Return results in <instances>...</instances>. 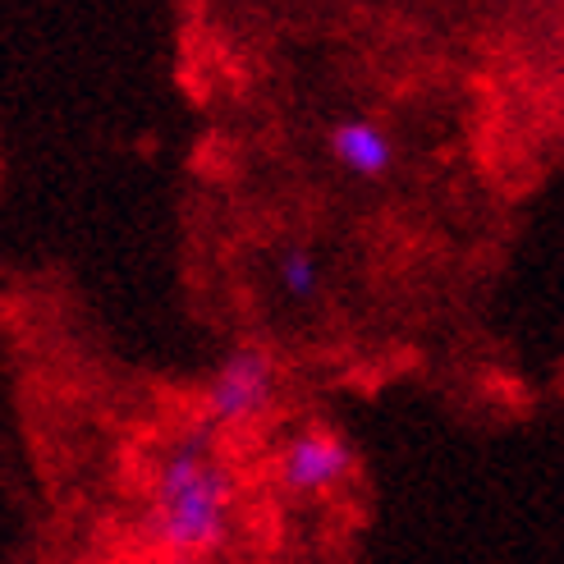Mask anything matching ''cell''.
Returning a JSON list of instances; mask_svg holds the SVG:
<instances>
[{
    "label": "cell",
    "instance_id": "cell-1",
    "mask_svg": "<svg viewBox=\"0 0 564 564\" xmlns=\"http://www.w3.org/2000/svg\"><path fill=\"white\" fill-rule=\"evenodd\" d=\"M230 500H235V477L220 464V436L203 417H193L161 449L152 468L143 538L171 560L197 564L203 555L225 546Z\"/></svg>",
    "mask_w": 564,
    "mask_h": 564
},
{
    "label": "cell",
    "instance_id": "cell-2",
    "mask_svg": "<svg viewBox=\"0 0 564 564\" xmlns=\"http://www.w3.org/2000/svg\"><path fill=\"white\" fill-rule=\"evenodd\" d=\"M275 390H280V354L271 345L258 340H243L239 349H230L220 358V368L207 377L203 386V417L216 436L248 427L258 422L271 404H275Z\"/></svg>",
    "mask_w": 564,
    "mask_h": 564
},
{
    "label": "cell",
    "instance_id": "cell-3",
    "mask_svg": "<svg viewBox=\"0 0 564 564\" xmlns=\"http://www.w3.org/2000/svg\"><path fill=\"white\" fill-rule=\"evenodd\" d=\"M354 468H358L354 445L340 432H330V427L294 432L275 455L280 491L294 496V500H317V496L335 491L340 482H349Z\"/></svg>",
    "mask_w": 564,
    "mask_h": 564
},
{
    "label": "cell",
    "instance_id": "cell-4",
    "mask_svg": "<svg viewBox=\"0 0 564 564\" xmlns=\"http://www.w3.org/2000/svg\"><path fill=\"white\" fill-rule=\"evenodd\" d=\"M326 152L354 180H386L394 171V161H400V148H394L390 129L381 120H368V116L335 120L326 129Z\"/></svg>",
    "mask_w": 564,
    "mask_h": 564
},
{
    "label": "cell",
    "instance_id": "cell-5",
    "mask_svg": "<svg viewBox=\"0 0 564 564\" xmlns=\"http://www.w3.org/2000/svg\"><path fill=\"white\" fill-rule=\"evenodd\" d=\"M271 280L290 303H317L326 267H322L313 243H280L275 258H271Z\"/></svg>",
    "mask_w": 564,
    "mask_h": 564
},
{
    "label": "cell",
    "instance_id": "cell-6",
    "mask_svg": "<svg viewBox=\"0 0 564 564\" xmlns=\"http://www.w3.org/2000/svg\"><path fill=\"white\" fill-rule=\"evenodd\" d=\"M171 564H188V560H171Z\"/></svg>",
    "mask_w": 564,
    "mask_h": 564
}]
</instances>
